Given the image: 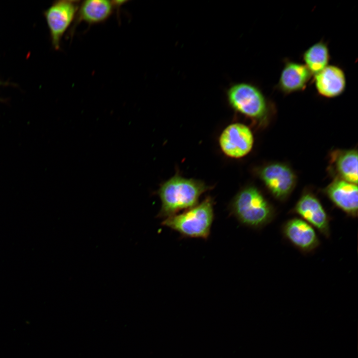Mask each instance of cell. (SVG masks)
I'll return each mask as SVG.
<instances>
[{"mask_svg":"<svg viewBox=\"0 0 358 358\" xmlns=\"http://www.w3.org/2000/svg\"><path fill=\"white\" fill-rule=\"evenodd\" d=\"M311 75L304 64L287 61L281 72L278 88L285 94L302 91L306 88Z\"/></svg>","mask_w":358,"mask_h":358,"instance_id":"13","label":"cell"},{"mask_svg":"<svg viewBox=\"0 0 358 358\" xmlns=\"http://www.w3.org/2000/svg\"><path fill=\"white\" fill-rule=\"evenodd\" d=\"M294 211L326 237L330 235V219L319 200L310 193L302 195Z\"/></svg>","mask_w":358,"mask_h":358,"instance_id":"9","label":"cell"},{"mask_svg":"<svg viewBox=\"0 0 358 358\" xmlns=\"http://www.w3.org/2000/svg\"><path fill=\"white\" fill-rule=\"evenodd\" d=\"M334 157L335 168L343 180L357 184L358 152L351 150L338 152Z\"/></svg>","mask_w":358,"mask_h":358,"instance_id":"14","label":"cell"},{"mask_svg":"<svg viewBox=\"0 0 358 358\" xmlns=\"http://www.w3.org/2000/svg\"><path fill=\"white\" fill-rule=\"evenodd\" d=\"M282 232L292 244L305 253L315 250L320 244L314 228L301 218L287 221L283 225Z\"/></svg>","mask_w":358,"mask_h":358,"instance_id":"10","label":"cell"},{"mask_svg":"<svg viewBox=\"0 0 358 358\" xmlns=\"http://www.w3.org/2000/svg\"><path fill=\"white\" fill-rule=\"evenodd\" d=\"M260 176L274 197L281 200L289 195L296 181L293 172L281 164H272L265 167L261 171Z\"/></svg>","mask_w":358,"mask_h":358,"instance_id":"8","label":"cell"},{"mask_svg":"<svg viewBox=\"0 0 358 358\" xmlns=\"http://www.w3.org/2000/svg\"><path fill=\"white\" fill-rule=\"evenodd\" d=\"M227 95L230 105L235 111L251 119L261 121L268 114V107L265 96L252 84H234L228 90Z\"/></svg>","mask_w":358,"mask_h":358,"instance_id":"4","label":"cell"},{"mask_svg":"<svg viewBox=\"0 0 358 358\" xmlns=\"http://www.w3.org/2000/svg\"><path fill=\"white\" fill-rule=\"evenodd\" d=\"M330 199L338 207L352 217L358 214V186L343 179H337L326 189Z\"/></svg>","mask_w":358,"mask_h":358,"instance_id":"11","label":"cell"},{"mask_svg":"<svg viewBox=\"0 0 358 358\" xmlns=\"http://www.w3.org/2000/svg\"><path fill=\"white\" fill-rule=\"evenodd\" d=\"M330 59L328 47L323 41L312 45L303 54L304 65L313 75L329 65Z\"/></svg>","mask_w":358,"mask_h":358,"instance_id":"15","label":"cell"},{"mask_svg":"<svg viewBox=\"0 0 358 358\" xmlns=\"http://www.w3.org/2000/svg\"><path fill=\"white\" fill-rule=\"evenodd\" d=\"M128 0H87L80 1L71 34L75 28L82 22L92 25L106 21L112 15L119 11L121 7Z\"/></svg>","mask_w":358,"mask_h":358,"instance_id":"6","label":"cell"},{"mask_svg":"<svg viewBox=\"0 0 358 358\" xmlns=\"http://www.w3.org/2000/svg\"><path fill=\"white\" fill-rule=\"evenodd\" d=\"M314 76L316 90L322 96L335 97L345 90L346 75L343 69L337 66L329 65Z\"/></svg>","mask_w":358,"mask_h":358,"instance_id":"12","label":"cell"},{"mask_svg":"<svg viewBox=\"0 0 358 358\" xmlns=\"http://www.w3.org/2000/svg\"><path fill=\"white\" fill-rule=\"evenodd\" d=\"M80 2L73 0H59L46 11L45 15L52 45L56 50L59 49L64 33L75 20Z\"/></svg>","mask_w":358,"mask_h":358,"instance_id":"5","label":"cell"},{"mask_svg":"<svg viewBox=\"0 0 358 358\" xmlns=\"http://www.w3.org/2000/svg\"><path fill=\"white\" fill-rule=\"evenodd\" d=\"M230 211L242 224L254 229L270 223L274 216L272 206L255 187L239 191L230 203Z\"/></svg>","mask_w":358,"mask_h":358,"instance_id":"2","label":"cell"},{"mask_svg":"<svg viewBox=\"0 0 358 358\" xmlns=\"http://www.w3.org/2000/svg\"><path fill=\"white\" fill-rule=\"evenodd\" d=\"M219 142L222 152L226 156L240 158L250 152L254 138L248 127L242 123H235L229 125L223 131Z\"/></svg>","mask_w":358,"mask_h":358,"instance_id":"7","label":"cell"},{"mask_svg":"<svg viewBox=\"0 0 358 358\" xmlns=\"http://www.w3.org/2000/svg\"><path fill=\"white\" fill-rule=\"evenodd\" d=\"M213 205V199L206 197L187 211L165 219L162 225L184 237L207 239L214 219Z\"/></svg>","mask_w":358,"mask_h":358,"instance_id":"3","label":"cell"},{"mask_svg":"<svg viewBox=\"0 0 358 358\" xmlns=\"http://www.w3.org/2000/svg\"><path fill=\"white\" fill-rule=\"evenodd\" d=\"M208 188L198 180L178 175L172 177L162 183L157 191L162 205L156 217L165 219L181 210L194 207L200 195Z\"/></svg>","mask_w":358,"mask_h":358,"instance_id":"1","label":"cell"}]
</instances>
